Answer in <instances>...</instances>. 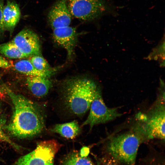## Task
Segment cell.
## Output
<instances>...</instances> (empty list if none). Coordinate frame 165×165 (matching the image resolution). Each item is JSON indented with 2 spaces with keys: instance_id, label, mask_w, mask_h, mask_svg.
<instances>
[{
  "instance_id": "obj_6",
  "label": "cell",
  "mask_w": 165,
  "mask_h": 165,
  "mask_svg": "<svg viewBox=\"0 0 165 165\" xmlns=\"http://www.w3.org/2000/svg\"><path fill=\"white\" fill-rule=\"evenodd\" d=\"M67 2L72 16L84 21L100 17L109 7L105 0H67Z\"/></svg>"
},
{
  "instance_id": "obj_10",
  "label": "cell",
  "mask_w": 165,
  "mask_h": 165,
  "mask_svg": "<svg viewBox=\"0 0 165 165\" xmlns=\"http://www.w3.org/2000/svg\"><path fill=\"white\" fill-rule=\"evenodd\" d=\"M53 30V38L54 41L66 50L68 58L71 59L78 39L75 28L69 26Z\"/></svg>"
},
{
  "instance_id": "obj_20",
  "label": "cell",
  "mask_w": 165,
  "mask_h": 165,
  "mask_svg": "<svg viewBox=\"0 0 165 165\" xmlns=\"http://www.w3.org/2000/svg\"><path fill=\"white\" fill-rule=\"evenodd\" d=\"M4 0H0V35L5 31L3 16Z\"/></svg>"
},
{
  "instance_id": "obj_3",
  "label": "cell",
  "mask_w": 165,
  "mask_h": 165,
  "mask_svg": "<svg viewBox=\"0 0 165 165\" xmlns=\"http://www.w3.org/2000/svg\"><path fill=\"white\" fill-rule=\"evenodd\" d=\"M146 140L135 126L131 130L108 139L106 143V150L116 161L127 165H135L139 146Z\"/></svg>"
},
{
  "instance_id": "obj_15",
  "label": "cell",
  "mask_w": 165,
  "mask_h": 165,
  "mask_svg": "<svg viewBox=\"0 0 165 165\" xmlns=\"http://www.w3.org/2000/svg\"><path fill=\"white\" fill-rule=\"evenodd\" d=\"M0 53L12 59H21L28 57L20 50L12 41L0 45Z\"/></svg>"
},
{
  "instance_id": "obj_25",
  "label": "cell",
  "mask_w": 165,
  "mask_h": 165,
  "mask_svg": "<svg viewBox=\"0 0 165 165\" xmlns=\"http://www.w3.org/2000/svg\"><path fill=\"white\" fill-rule=\"evenodd\" d=\"M1 103H0V112L1 111Z\"/></svg>"
},
{
  "instance_id": "obj_4",
  "label": "cell",
  "mask_w": 165,
  "mask_h": 165,
  "mask_svg": "<svg viewBox=\"0 0 165 165\" xmlns=\"http://www.w3.org/2000/svg\"><path fill=\"white\" fill-rule=\"evenodd\" d=\"M164 94L160 97L147 114L136 116L137 123L147 140L154 138L165 139Z\"/></svg>"
},
{
  "instance_id": "obj_21",
  "label": "cell",
  "mask_w": 165,
  "mask_h": 165,
  "mask_svg": "<svg viewBox=\"0 0 165 165\" xmlns=\"http://www.w3.org/2000/svg\"><path fill=\"white\" fill-rule=\"evenodd\" d=\"M12 66V64L0 55V68H8Z\"/></svg>"
},
{
  "instance_id": "obj_22",
  "label": "cell",
  "mask_w": 165,
  "mask_h": 165,
  "mask_svg": "<svg viewBox=\"0 0 165 165\" xmlns=\"http://www.w3.org/2000/svg\"><path fill=\"white\" fill-rule=\"evenodd\" d=\"M103 165H119L117 161L113 157L107 158L103 161Z\"/></svg>"
},
{
  "instance_id": "obj_1",
  "label": "cell",
  "mask_w": 165,
  "mask_h": 165,
  "mask_svg": "<svg viewBox=\"0 0 165 165\" xmlns=\"http://www.w3.org/2000/svg\"><path fill=\"white\" fill-rule=\"evenodd\" d=\"M3 86L13 105L11 119L4 129L12 136L20 139L31 138L41 133L45 124L41 108L31 100L15 93L5 85Z\"/></svg>"
},
{
  "instance_id": "obj_18",
  "label": "cell",
  "mask_w": 165,
  "mask_h": 165,
  "mask_svg": "<svg viewBox=\"0 0 165 165\" xmlns=\"http://www.w3.org/2000/svg\"><path fill=\"white\" fill-rule=\"evenodd\" d=\"M6 121L5 116L3 115L0 116V141L7 143L16 150L20 151L23 148L13 142L4 131Z\"/></svg>"
},
{
  "instance_id": "obj_23",
  "label": "cell",
  "mask_w": 165,
  "mask_h": 165,
  "mask_svg": "<svg viewBox=\"0 0 165 165\" xmlns=\"http://www.w3.org/2000/svg\"><path fill=\"white\" fill-rule=\"evenodd\" d=\"M89 152V148L87 146H84L81 149L79 154L82 157H87Z\"/></svg>"
},
{
  "instance_id": "obj_9",
  "label": "cell",
  "mask_w": 165,
  "mask_h": 165,
  "mask_svg": "<svg viewBox=\"0 0 165 165\" xmlns=\"http://www.w3.org/2000/svg\"><path fill=\"white\" fill-rule=\"evenodd\" d=\"M72 16L67 6V0H59L49 11L48 20L53 30L70 26Z\"/></svg>"
},
{
  "instance_id": "obj_16",
  "label": "cell",
  "mask_w": 165,
  "mask_h": 165,
  "mask_svg": "<svg viewBox=\"0 0 165 165\" xmlns=\"http://www.w3.org/2000/svg\"><path fill=\"white\" fill-rule=\"evenodd\" d=\"M30 61L34 67L40 72L50 73L53 75L57 71L56 68L51 67L41 55L32 56Z\"/></svg>"
},
{
  "instance_id": "obj_12",
  "label": "cell",
  "mask_w": 165,
  "mask_h": 165,
  "mask_svg": "<svg viewBox=\"0 0 165 165\" xmlns=\"http://www.w3.org/2000/svg\"><path fill=\"white\" fill-rule=\"evenodd\" d=\"M20 16V10L18 5L13 1L8 0L3 10L5 30L11 32L19 22Z\"/></svg>"
},
{
  "instance_id": "obj_17",
  "label": "cell",
  "mask_w": 165,
  "mask_h": 165,
  "mask_svg": "<svg viewBox=\"0 0 165 165\" xmlns=\"http://www.w3.org/2000/svg\"><path fill=\"white\" fill-rule=\"evenodd\" d=\"M62 165H94L86 157H82L76 152L68 154L62 161Z\"/></svg>"
},
{
  "instance_id": "obj_2",
  "label": "cell",
  "mask_w": 165,
  "mask_h": 165,
  "mask_svg": "<svg viewBox=\"0 0 165 165\" xmlns=\"http://www.w3.org/2000/svg\"><path fill=\"white\" fill-rule=\"evenodd\" d=\"M63 90L66 107L72 114L80 116L89 110L95 95L100 90L93 80L76 78L67 81Z\"/></svg>"
},
{
  "instance_id": "obj_13",
  "label": "cell",
  "mask_w": 165,
  "mask_h": 165,
  "mask_svg": "<svg viewBox=\"0 0 165 165\" xmlns=\"http://www.w3.org/2000/svg\"><path fill=\"white\" fill-rule=\"evenodd\" d=\"M51 132L59 134L67 139H73L79 135L81 129L75 121L62 124H57L50 129Z\"/></svg>"
},
{
  "instance_id": "obj_7",
  "label": "cell",
  "mask_w": 165,
  "mask_h": 165,
  "mask_svg": "<svg viewBox=\"0 0 165 165\" xmlns=\"http://www.w3.org/2000/svg\"><path fill=\"white\" fill-rule=\"evenodd\" d=\"M90 109L89 115L82 126L89 125L90 130L95 125L111 121L122 115L117 108H110L106 105L100 90L95 95Z\"/></svg>"
},
{
  "instance_id": "obj_5",
  "label": "cell",
  "mask_w": 165,
  "mask_h": 165,
  "mask_svg": "<svg viewBox=\"0 0 165 165\" xmlns=\"http://www.w3.org/2000/svg\"><path fill=\"white\" fill-rule=\"evenodd\" d=\"M60 148V144L54 140L41 142L33 151L19 158L15 165H53Z\"/></svg>"
},
{
  "instance_id": "obj_19",
  "label": "cell",
  "mask_w": 165,
  "mask_h": 165,
  "mask_svg": "<svg viewBox=\"0 0 165 165\" xmlns=\"http://www.w3.org/2000/svg\"><path fill=\"white\" fill-rule=\"evenodd\" d=\"M148 57L155 60H160L161 64L164 66V41L162 42L159 45L153 50Z\"/></svg>"
},
{
  "instance_id": "obj_24",
  "label": "cell",
  "mask_w": 165,
  "mask_h": 165,
  "mask_svg": "<svg viewBox=\"0 0 165 165\" xmlns=\"http://www.w3.org/2000/svg\"><path fill=\"white\" fill-rule=\"evenodd\" d=\"M0 79L1 78L0 76ZM5 93L6 94V93L4 90L3 84L2 85H1L0 84V96L1 95Z\"/></svg>"
},
{
  "instance_id": "obj_8",
  "label": "cell",
  "mask_w": 165,
  "mask_h": 165,
  "mask_svg": "<svg viewBox=\"0 0 165 165\" xmlns=\"http://www.w3.org/2000/svg\"><path fill=\"white\" fill-rule=\"evenodd\" d=\"M12 41L23 53L28 57L41 55L39 37L35 32L30 29H23Z\"/></svg>"
},
{
  "instance_id": "obj_11",
  "label": "cell",
  "mask_w": 165,
  "mask_h": 165,
  "mask_svg": "<svg viewBox=\"0 0 165 165\" xmlns=\"http://www.w3.org/2000/svg\"><path fill=\"white\" fill-rule=\"evenodd\" d=\"M26 83L33 94L39 97L46 95L53 86L49 78L40 76H28Z\"/></svg>"
},
{
  "instance_id": "obj_14",
  "label": "cell",
  "mask_w": 165,
  "mask_h": 165,
  "mask_svg": "<svg viewBox=\"0 0 165 165\" xmlns=\"http://www.w3.org/2000/svg\"><path fill=\"white\" fill-rule=\"evenodd\" d=\"M16 70L28 76H40L50 78L53 75L40 72L36 69L30 60H22L16 62L14 64Z\"/></svg>"
}]
</instances>
